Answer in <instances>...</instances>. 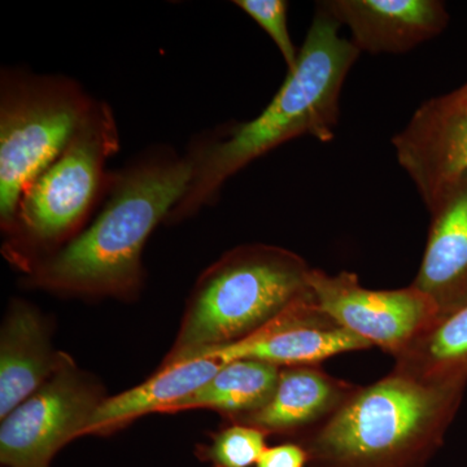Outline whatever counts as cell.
Instances as JSON below:
<instances>
[{
  "label": "cell",
  "instance_id": "8992f818",
  "mask_svg": "<svg viewBox=\"0 0 467 467\" xmlns=\"http://www.w3.org/2000/svg\"><path fill=\"white\" fill-rule=\"evenodd\" d=\"M119 149L112 109L95 100L66 150L24 192L8 235L33 248L72 241L106 193L107 160Z\"/></svg>",
  "mask_w": 467,
  "mask_h": 467
},
{
  "label": "cell",
  "instance_id": "ba28073f",
  "mask_svg": "<svg viewBox=\"0 0 467 467\" xmlns=\"http://www.w3.org/2000/svg\"><path fill=\"white\" fill-rule=\"evenodd\" d=\"M309 285L322 312L393 358L439 321L434 303L413 285L368 290L355 273L312 269Z\"/></svg>",
  "mask_w": 467,
  "mask_h": 467
},
{
  "label": "cell",
  "instance_id": "d6986e66",
  "mask_svg": "<svg viewBox=\"0 0 467 467\" xmlns=\"http://www.w3.org/2000/svg\"><path fill=\"white\" fill-rule=\"evenodd\" d=\"M234 5L270 36L284 57L287 73L294 72L300 48L295 47L288 30V3L285 0H236Z\"/></svg>",
  "mask_w": 467,
  "mask_h": 467
},
{
  "label": "cell",
  "instance_id": "9a60e30c",
  "mask_svg": "<svg viewBox=\"0 0 467 467\" xmlns=\"http://www.w3.org/2000/svg\"><path fill=\"white\" fill-rule=\"evenodd\" d=\"M223 365L216 358H198L160 368L140 386L104 399L95 410L86 435L109 434L146 414L169 413L175 404L216 376Z\"/></svg>",
  "mask_w": 467,
  "mask_h": 467
},
{
  "label": "cell",
  "instance_id": "ffe728a7",
  "mask_svg": "<svg viewBox=\"0 0 467 467\" xmlns=\"http://www.w3.org/2000/svg\"><path fill=\"white\" fill-rule=\"evenodd\" d=\"M256 467H308V453L299 442L267 447Z\"/></svg>",
  "mask_w": 467,
  "mask_h": 467
},
{
  "label": "cell",
  "instance_id": "277c9868",
  "mask_svg": "<svg viewBox=\"0 0 467 467\" xmlns=\"http://www.w3.org/2000/svg\"><path fill=\"white\" fill-rule=\"evenodd\" d=\"M312 269L299 254L276 245L244 244L226 252L196 282L161 368L256 333L312 295Z\"/></svg>",
  "mask_w": 467,
  "mask_h": 467
},
{
  "label": "cell",
  "instance_id": "52a82bcc",
  "mask_svg": "<svg viewBox=\"0 0 467 467\" xmlns=\"http://www.w3.org/2000/svg\"><path fill=\"white\" fill-rule=\"evenodd\" d=\"M104 400L99 384L88 379L64 353L54 374L21 402L0 426V461L5 467H50L64 445L86 435Z\"/></svg>",
  "mask_w": 467,
  "mask_h": 467
},
{
  "label": "cell",
  "instance_id": "5b68a950",
  "mask_svg": "<svg viewBox=\"0 0 467 467\" xmlns=\"http://www.w3.org/2000/svg\"><path fill=\"white\" fill-rule=\"evenodd\" d=\"M94 101L67 78L3 73L0 223L5 233L27 187L66 150Z\"/></svg>",
  "mask_w": 467,
  "mask_h": 467
},
{
  "label": "cell",
  "instance_id": "4fadbf2b",
  "mask_svg": "<svg viewBox=\"0 0 467 467\" xmlns=\"http://www.w3.org/2000/svg\"><path fill=\"white\" fill-rule=\"evenodd\" d=\"M356 389L317 367L281 368L270 400L259 410L235 418V422L256 427L266 435L306 434L333 416Z\"/></svg>",
  "mask_w": 467,
  "mask_h": 467
},
{
  "label": "cell",
  "instance_id": "6da1fadb",
  "mask_svg": "<svg viewBox=\"0 0 467 467\" xmlns=\"http://www.w3.org/2000/svg\"><path fill=\"white\" fill-rule=\"evenodd\" d=\"M340 27L317 3L294 72L256 119L192 150V183L169 220L192 216L213 202L230 177L281 144L304 135L324 143L334 140L344 82L359 57L358 47L340 36Z\"/></svg>",
  "mask_w": 467,
  "mask_h": 467
},
{
  "label": "cell",
  "instance_id": "30bf717a",
  "mask_svg": "<svg viewBox=\"0 0 467 467\" xmlns=\"http://www.w3.org/2000/svg\"><path fill=\"white\" fill-rule=\"evenodd\" d=\"M368 348L373 346L367 340L322 312L312 294L250 337L204 350L192 358H211L221 362L248 358L278 368L317 367L334 356Z\"/></svg>",
  "mask_w": 467,
  "mask_h": 467
},
{
  "label": "cell",
  "instance_id": "ac0fdd59",
  "mask_svg": "<svg viewBox=\"0 0 467 467\" xmlns=\"http://www.w3.org/2000/svg\"><path fill=\"white\" fill-rule=\"evenodd\" d=\"M266 436L256 427L235 423L212 436L198 454L212 467H252L267 448Z\"/></svg>",
  "mask_w": 467,
  "mask_h": 467
},
{
  "label": "cell",
  "instance_id": "9c48e42d",
  "mask_svg": "<svg viewBox=\"0 0 467 467\" xmlns=\"http://www.w3.org/2000/svg\"><path fill=\"white\" fill-rule=\"evenodd\" d=\"M392 146L432 213L467 182V84L423 101Z\"/></svg>",
  "mask_w": 467,
  "mask_h": 467
},
{
  "label": "cell",
  "instance_id": "8fae6325",
  "mask_svg": "<svg viewBox=\"0 0 467 467\" xmlns=\"http://www.w3.org/2000/svg\"><path fill=\"white\" fill-rule=\"evenodd\" d=\"M318 5L368 54H404L435 38L450 23L441 0H324Z\"/></svg>",
  "mask_w": 467,
  "mask_h": 467
},
{
  "label": "cell",
  "instance_id": "5bb4252c",
  "mask_svg": "<svg viewBox=\"0 0 467 467\" xmlns=\"http://www.w3.org/2000/svg\"><path fill=\"white\" fill-rule=\"evenodd\" d=\"M64 353L52 350L38 310L15 301L0 335V417H7L57 371Z\"/></svg>",
  "mask_w": 467,
  "mask_h": 467
},
{
  "label": "cell",
  "instance_id": "3957f363",
  "mask_svg": "<svg viewBox=\"0 0 467 467\" xmlns=\"http://www.w3.org/2000/svg\"><path fill=\"white\" fill-rule=\"evenodd\" d=\"M466 386V379L423 383L391 371L358 387L301 436L308 467H426L444 444Z\"/></svg>",
  "mask_w": 467,
  "mask_h": 467
},
{
  "label": "cell",
  "instance_id": "e0dca14e",
  "mask_svg": "<svg viewBox=\"0 0 467 467\" xmlns=\"http://www.w3.org/2000/svg\"><path fill=\"white\" fill-rule=\"evenodd\" d=\"M392 371L423 383L467 380V306L409 344Z\"/></svg>",
  "mask_w": 467,
  "mask_h": 467
},
{
  "label": "cell",
  "instance_id": "7a4b0ae2",
  "mask_svg": "<svg viewBox=\"0 0 467 467\" xmlns=\"http://www.w3.org/2000/svg\"><path fill=\"white\" fill-rule=\"evenodd\" d=\"M192 150L184 158L158 150L109 174L100 213L67 245L34 267L32 282L48 290L129 295L142 279V252L192 183Z\"/></svg>",
  "mask_w": 467,
  "mask_h": 467
},
{
  "label": "cell",
  "instance_id": "2e32d148",
  "mask_svg": "<svg viewBox=\"0 0 467 467\" xmlns=\"http://www.w3.org/2000/svg\"><path fill=\"white\" fill-rule=\"evenodd\" d=\"M281 368L257 359L223 362L216 376L198 391L175 404L169 413L189 409H213L235 418L259 410L272 398Z\"/></svg>",
  "mask_w": 467,
  "mask_h": 467
},
{
  "label": "cell",
  "instance_id": "7c38bea8",
  "mask_svg": "<svg viewBox=\"0 0 467 467\" xmlns=\"http://www.w3.org/2000/svg\"><path fill=\"white\" fill-rule=\"evenodd\" d=\"M430 216L425 254L411 285L434 303L441 321L467 306V182Z\"/></svg>",
  "mask_w": 467,
  "mask_h": 467
}]
</instances>
